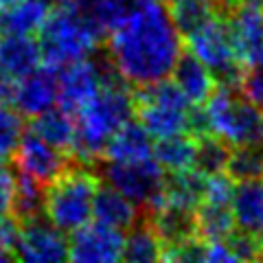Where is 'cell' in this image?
Returning <instances> with one entry per match:
<instances>
[{"label":"cell","instance_id":"15","mask_svg":"<svg viewBox=\"0 0 263 263\" xmlns=\"http://www.w3.org/2000/svg\"><path fill=\"white\" fill-rule=\"evenodd\" d=\"M51 9L48 0H18L0 9V35H33L40 33Z\"/></svg>","mask_w":263,"mask_h":263},{"label":"cell","instance_id":"30","mask_svg":"<svg viewBox=\"0 0 263 263\" xmlns=\"http://www.w3.org/2000/svg\"><path fill=\"white\" fill-rule=\"evenodd\" d=\"M200 261L206 263H235L239 261L230 243V237L226 239H209L200 243Z\"/></svg>","mask_w":263,"mask_h":263},{"label":"cell","instance_id":"22","mask_svg":"<svg viewBox=\"0 0 263 263\" xmlns=\"http://www.w3.org/2000/svg\"><path fill=\"white\" fill-rule=\"evenodd\" d=\"M156 141L158 143L152 147V156L167 174H176V171L195 167V149H197L195 134L182 132V134L156 138Z\"/></svg>","mask_w":263,"mask_h":263},{"label":"cell","instance_id":"9","mask_svg":"<svg viewBox=\"0 0 263 263\" xmlns=\"http://www.w3.org/2000/svg\"><path fill=\"white\" fill-rule=\"evenodd\" d=\"M57 70H60L57 72V101L62 103L64 110L77 112L101 90L103 81L112 72V66L84 57V60L64 64Z\"/></svg>","mask_w":263,"mask_h":263},{"label":"cell","instance_id":"29","mask_svg":"<svg viewBox=\"0 0 263 263\" xmlns=\"http://www.w3.org/2000/svg\"><path fill=\"white\" fill-rule=\"evenodd\" d=\"M24 134V121L18 110L0 103V160L11 156Z\"/></svg>","mask_w":263,"mask_h":263},{"label":"cell","instance_id":"3","mask_svg":"<svg viewBox=\"0 0 263 263\" xmlns=\"http://www.w3.org/2000/svg\"><path fill=\"white\" fill-rule=\"evenodd\" d=\"M40 35L42 60L53 68H62L64 64L92 57L103 33L75 0H53Z\"/></svg>","mask_w":263,"mask_h":263},{"label":"cell","instance_id":"23","mask_svg":"<svg viewBox=\"0 0 263 263\" xmlns=\"http://www.w3.org/2000/svg\"><path fill=\"white\" fill-rule=\"evenodd\" d=\"M31 132L37 134L40 138H44L46 143L55 145L57 149L70 154L72 141H75V119H72V112L53 105L46 112L33 117Z\"/></svg>","mask_w":263,"mask_h":263},{"label":"cell","instance_id":"14","mask_svg":"<svg viewBox=\"0 0 263 263\" xmlns=\"http://www.w3.org/2000/svg\"><path fill=\"white\" fill-rule=\"evenodd\" d=\"M171 75H174V84L180 88V92L189 99L191 105H202L217 88L215 75L191 53L180 55Z\"/></svg>","mask_w":263,"mask_h":263},{"label":"cell","instance_id":"6","mask_svg":"<svg viewBox=\"0 0 263 263\" xmlns=\"http://www.w3.org/2000/svg\"><path fill=\"white\" fill-rule=\"evenodd\" d=\"M134 114L152 138L191 132V103L174 81L141 86L134 95Z\"/></svg>","mask_w":263,"mask_h":263},{"label":"cell","instance_id":"34","mask_svg":"<svg viewBox=\"0 0 263 263\" xmlns=\"http://www.w3.org/2000/svg\"><path fill=\"white\" fill-rule=\"evenodd\" d=\"M13 3H18V0H0V9H3V7H9Z\"/></svg>","mask_w":263,"mask_h":263},{"label":"cell","instance_id":"18","mask_svg":"<svg viewBox=\"0 0 263 263\" xmlns=\"http://www.w3.org/2000/svg\"><path fill=\"white\" fill-rule=\"evenodd\" d=\"M204 176L202 171H197L195 167L184 169V171H176L169 178H164L162 189L156 200H160L171 206H180L186 211H195V206L202 200L204 193Z\"/></svg>","mask_w":263,"mask_h":263},{"label":"cell","instance_id":"7","mask_svg":"<svg viewBox=\"0 0 263 263\" xmlns=\"http://www.w3.org/2000/svg\"><path fill=\"white\" fill-rule=\"evenodd\" d=\"M189 53L197 57L215 75L217 84L239 88L243 75V64L235 51V42L230 35L226 11L213 15L211 20L186 33Z\"/></svg>","mask_w":263,"mask_h":263},{"label":"cell","instance_id":"25","mask_svg":"<svg viewBox=\"0 0 263 263\" xmlns=\"http://www.w3.org/2000/svg\"><path fill=\"white\" fill-rule=\"evenodd\" d=\"M79 9L92 20L99 31L108 33L129 15L138 0H75Z\"/></svg>","mask_w":263,"mask_h":263},{"label":"cell","instance_id":"16","mask_svg":"<svg viewBox=\"0 0 263 263\" xmlns=\"http://www.w3.org/2000/svg\"><path fill=\"white\" fill-rule=\"evenodd\" d=\"M42 64V48L31 35H0V68L13 79Z\"/></svg>","mask_w":263,"mask_h":263},{"label":"cell","instance_id":"5","mask_svg":"<svg viewBox=\"0 0 263 263\" xmlns=\"http://www.w3.org/2000/svg\"><path fill=\"white\" fill-rule=\"evenodd\" d=\"M99 189V176L79 162L62 171L51 184L44 186V217L62 233L88 224L92 217V202Z\"/></svg>","mask_w":263,"mask_h":263},{"label":"cell","instance_id":"8","mask_svg":"<svg viewBox=\"0 0 263 263\" xmlns=\"http://www.w3.org/2000/svg\"><path fill=\"white\" fill-rule=\"evenodd\" d=\"M103 178L112 189H117L136 204V206H149L158 197L162 182H164V169L156 162L154 156L138 160L125 162H112L108 160L103 167Z\"/></svg>","mask_w":263,"mask_h":263},{"label":"cell","instance_id":"20","mask_svg":"<svg viewBox=\"0 0 263 263\" xmlns=\"http://www.w3.org/2000/svg\"><path fill=\"white\" fill-rule=\"evenodd\" d=\"M152 136L145 132L141 123L127 121L110 136L108 145L103 149V156L112 162H125V160H138L152 156Z\"/></svg>","mask_w":263,"mask_h":263},{"label":"cell","instance_id":"33","mask_svg":"<svg viewBox=\"0 0 263 263\" xmlns=\"http://www.w3.org/2000/svg\"><path fill=\"white\" fill-rule=\"evenodd\" d=\"M13 95V77L0 68V103H7Z\"/></svg>","mask_w":263,"mask_h":263},{"label":"cell","instance_id":"27","mask_svg":"<svg viewBox=\"0 0 263 263\" xmlns=\"http://www.w3.org/2000/svg\"><path fill=\"white\" fill-rule=\"evenodd\" d=\"M228 154L230 149L221 138L213 134H200L197 136V149H195V169L202 171L204 176L224 174Z\"/></svg>","mask_w":263,"mask_h":263},{"label":"cell","instance_id":"35","mask_svg":"<svg viewBox=\"0 0 263 263\" xmlns=\"http://www.w3.org/2000/svg\"><path fill=\"white\" fill-rule=\"evenodd\" d=\"M241 3H252V5H263V0H241Z\"/></svg>","mask_w":263,"mask_h":263},{"label":"cell","instance_id":"31","mask_svg":"<svg viewBox=\"0 0 263 263\" xmlns=\"http://www.w3.org/2000/svg\"><path fill=\"white\" fill-rule=\"evenodd\" d=\"M15 237H18V221L13 217H0V263L15 259Z\"/></svg>","mask_w":263,"mask_h":263},{"label":"cell","instance_id":"12","mask_svg":"<svg viewBox=\"0 0 263 263\" xmlns=\"http://www.w3.org/2000/svg\"><path fill=\"white\" fill-rule=\"evenodd\" d=\"M123 233L108 224H84L72 230L68 259L77 263H114L123 259Z\"/></svg>","mask_w":263,"mask_h":263},{"label":"cell","instance_id":"10","mask_svg":"<svg viewBox=\"0 0 263 263\" xmlns=\"http://www.w3.org/2000/svg\"><path fill=\"white\" fill-rule=\"evenodd\" d=\"M15 259L29 263H57L68 259V239L42 215L18 221Z\"/></svg>","mask_w":263,"mask_h":263},{"label":"cell","instance_id":"32","mask_svg":"<svg viewBox=\"0 0 263 263\" xmlns=\"http://www.w3.org/2000/svg\"><path fill=\"white\" fill-rule=\"evenodd\" d=\"M11 193H13V176L5 167L0 169V217H7L11 211Z\"/></svg>","mask_w":263,"mask_h":263},{"label":"cell","instance_id":"19","mask_svg":"<svg viewBox=\"0 0 263 263\" xmlns=\"http://www.w3.org/2000/svg\"><path fill=\"white\" fill-rule=\"evenodd\" d=\"M92 217H97L101 224L125 230L138 221V206L110 184L103 189L99 186L92 202Z\"/></svg>","mask_w":263,"mask_h":263},{"label":"cell","instance_id":"13","mask_svg":"<svg viewBox=\"0 0 263 263\" xmlns=\"http://www.w3.org/2000/svg\"><path fill=\"white\" fill-rule=\"evenodd\" d=\"M11 101L22 117L31 119L53 108L57 101V68L46 64L18 77V84H13Z\"/></svg>","mask_w":263,"mask_h":263},{"label":"cell","instance_id":"11","mask_svg":"<svg viewBox=\"0 0 263 263\" xmlns=\"http://www.w3.org/2000/svg\"><path fill=\"white\" fill-rule=\"evenodd\" d=\"M13 162L18 174L27 176L31 180H35L42 186L51 184L53 180L70 167L68 152L57 149L55 145L46 143L44 138H40L37 134H22L18 147L13 149Z\"/></svg>","mask_w":263,"mask_h":263},{"label":"cell","instance_id":"26","mask_svg":"<svg viewBox=\"0 0 263 263\" xmlns=\"http://www.w3.org/2000/svg\"><path fill=\"white\" fill-rule=\"evenodd\" d=\"M42 204H44V186L42 184L27 176H22V174H18V178H13L11 211H13L15 221L42 215Z\"/></svg>","mask_w":263,"mask_h":263},{"label":"cell","instance_id":"2","mask_svg":"<svg viewBox=\"0 0 263 263\" xmlns=\"http://www.w3.org/2000/svg\"><path fill=\"white\" fill-rule=\"evenodd\" d=\"M75 114V141L70 152L77 162H95L103 156L110 136L134 117V92L112 70L101 90Z\"/></svg>","mask_w":263,"mask_h":263},{"label":"cell","instance_id":"24","mask_svg":"<svg viewBox=\"0 0 263 263\" xmlns=\"http://www.w3.org/2000/svg\"><path fill=\"white\" fill-rule=\"evenodd\" d=\"M129 235L123 239V259L125 261H158L162 252V241L158 239L156 230L152 228L149 221H136L129 226Z\"/></svg>","mask_w":263,"mask_h":263},{"label":"cell","instance_id":"4","mask_svg":"<svg viewBox=\"0 0 263 263\" xmlns=\"http://www.w3.org/2000/svg\"><path fill=\"white\" fill-rule=\"evenodd\" d=\"M204 132L221 138L228 147L263 145V108L239 95L233 86H217L202 103Z\"/></svg>","mask_w":263,"mask_h":263},{"label":"cell","instance_id":"17","mask_svg":"<svg viewBox=\"0 0 263 263\" xmlns=\"http://www.w3.org/2000/svg\"><path fill=\"white\" fill-rule=\"evenodd\" d=\"M233 5V0H164L167 13L180 35H186L189 31L197 29L213 15L228 11Z\"/></svg>","mask_w":263,"mask_h":263},{"label":"cell","instance_id":"36","mask_svg":"<svg viewBox=\"0 0 263 263\" xmlns=\"http://www.w3.org/2000/svg\"><path fill=\"white\" fill-rule=\"evenodd\" d=\"M0 169H3V162H0Z\"/></svg>","mask_w":263,"mask_h":263},{"label":"cell","instance_id":"1","mask_svg":"<svg viewBox=\"0 0 263 263\" xmlns=\"http://www.w3.org/2000/svg\"><path fill=\"white\" fill-rule=\"evenodd\" d=\"M108 37V64L127 86H149L171 75L182 40L164 0H138Z\"/></svg>","mask_w":263,"mask_h":263},{"label":"cell","instance_id":"28","mask_svg":"<svg viewBox=\"0 0 263 263\" xmlns=\"http://www.w3.org/2000/svg\"><path fill=\"white\" fill-rule=\"evenodd\" d=\"M226 174L233 180L263 178V145H241L228 154Z\"/></svg>","mask_w":263,"mask_h":263},{"label":"cell","instance_id":"21","mask_svg":"<svg viewBox=\"0 0 263 263\" xmlns=\"http://www.w3.org/2000/svg\"><path fill=\"white\" fill-rule=\"evenodd\" d=\"M193 224L195 237L209 241V239H226L235 230V217L230 202L219 200H200V204L193 211Z\"/></svg>","mask_w":263,"mask_h":263}]
</instances>
